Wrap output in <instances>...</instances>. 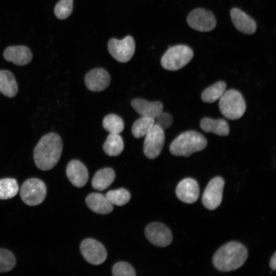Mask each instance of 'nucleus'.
Here are the masks:
<instances>
[{
    "instance_id": "nucleus-1",
    "label": "nucleus",
    "mask_w": 276,
    "mask_h": 276,
    "mask_svg": "<svg viewBox=\"0 0 276 276\" xmlns=\"http://www.w3.org/2000/svg\"><path fill=\"white\" fill-rule=\"evenodd\" d=\"M61 138L56 133L50 132L43 135L33 151L34 162L40 170H51L58 162L62 151Z\"/></svg>"
},
{
    "instance_id": "nucleus-2",
    "label": "nucleus",
    "mask_w": 276,
    "mask_h": 276,
    "mask_svg": "<svg viewBox=\"0 0 276 276\" xmlns=\"http://www.w3.org/2000/svg\"><path fill=\"white\" fill-rule=\"evenodd\" d=\"M247 257L246 248L239 242L232 241L224 244L216 251L212 262L219 271L229 272L243 266Z\"/></svg>"
},
{
    "instance_id": "nucleus-3",
    "label": "nucleus",
    "mask_w": 276,
    "mask_h": 276,
    "mask_svg": "<svg viewBox=\"0 0 276 276\" xmlns=\"http://www.w3.org/2000/svg\"><path fill=\"white\" fill-rule=\"evenodd\" d=\"M207 145V140L200 133L187 131L177 136L170 145L169 150L176 156L188 157L193 153L203 150Z\"/></svg>"
},
{
    "instance_id": "nucleus-4",
    "label": "nucleus",
    "mask_w": 276,
    "mask_h": 276,
    "mask_svg": "<svg viewBox=\"0 0 276 276\" xmlns=\"http://www.w3.org/2000/svg\"><path fill=\"white\" fill-rule=\"evenodd\" d=\"M219 107L221 113L229 120H237L244 114L246 106L242 94L237 90H225L219 98Z\"/></svg>"
},
{
    "instance_id": "nucleus-5",
    "label": "nucleus",
    "mask_w": 276,
    "mask_h": 276,
    "mask_svg": "<svg viewBox=\"0 0 276 276\" xmlns=\"http://www.w3.org/2000/svg\"><path fill=\"white\" fill-rule=\"evenodd\" d=\"M193 57L192 49L184 44L170 47L161 58V65L169 71L178 70L187 65Z\"/></svg>"
},
{
    "instance_id": "nucleus-6",
    "label": "nucleus",
    "mask_w": 276,
    "mask_h": 276,
    "mask_svg": "<svg viewBox=\"0 0 276 276\" xmlns=\"http://www.w3.org/2000/svg\"><path fill=\"white\" fill-rule=\"evenodd\" d=\"M47 194L45 183L36 178H30L22 184L20 196L25 203L30 206L40 204L44 200Z\"/></svg>"
},
{
    "instance_id": "nucleus-7",
    "label": "nucleus",
    "mask_w": 276,
    "mask_h": 276,
    "mask_svg": "<svg viewBox=\"0 0 276 276\" xmlns=\"http://www.w3.org/2000/svg\"><path fill=\"white\" fill-rule=\"evenodd\" d=\"M135 48L134 39L128 35L122 40L112 38L108 43V50L112 57L119 62L124 63L132 57Z\"/></svg>"
},
{
    "instance_id": "nucleus-8",
    "label": "nucleus",
    "mask_w": 276,
    "mask_h": 276,
    "mask_svg": "<svg viewBox=\"0 0 276 276\" xmlns=\"http://www.w3.org/2000/svg\"><path fill=\"white\" fill-rule=\"evenodd\" d=\"M164 130L154 124L145 134L143 151L149 159H155L161 153L165 142Z\"/></svg>"
},
{
    "instance_id": "nucleus-9",
    "label": "nucleus",
    "mask_w": 276,
    "mask_h": 276,
    "mask_svg": "<svg viewBox=\"0 0 276 276\" xmlns=\"http://www.w3.org/2000/svg\"><path fill=\"white\" fill-rule=\"evenodd\" d=\"M224 183V179L220 176L215 177L209 181L202 196V202L205 208L214 210L220 205Z\"/></svg>"
},
{
    "instance_id": "nucleus-10",
    "label": "nucleus",
    "mask_w": 276,
    "mask_h": 276,
    "mask_svg": "<svg viewBox=\"0 0 276 276\" xmlns=\"http://www.w3.org/2000/svg\"><path fill=\"white\" fill-rule=\"evenodd\" d=\"M187 21L194 30L199 32H209L216 26V19L210 11L198 8L193 10L189 14Z\"/></svg>"
},
{
    "instance_id": "nucleus-11",
    "label": "nucleus",
    "mask_w": 276,
    "mask_h": 276,
    "mask_svg": "<svg viewBox=\"0 0 276 276\" xmlns=\"http://www.w3.org/2000/svg\"><path fill=\"white\" fill-rule=\"evenodd\" d=\"M80 250L86 261L93 265H100L107 258V251L104 245L94 239L83 240L80 244Z\"/></svg>"
},
{
    "instance_id": "nucleus-12",
    "label": "nucleus",
    "mask_w": 276,
    "mask_h": 276,
    "mask_svg": "<svg viewBox=\"0 0 276 276\" xmlns=\"http://www.w3.org/2000/svg\"><path fill=\"white\" fill-rule=\"evenodd\" d=\"M145 234L150 243L158 247L167 246L173 240L170 229L160 222H155L148 224L145 228Z\"/></svg>"
},
{
    "instance_id": "nucleus-13",
    "label": "nucleus",
    "mask_w": 276,
    "mask_h": 276,
    "mask_svg": "<svg viewBox=\"0 0 276 276\" xmlns=\"http://www.w3.org/2000/svg\"><path fill=\"white\" fill-rule=\"evenodd\" d=\"M199 187L197 181L192 178H186L177 185L175 193L183 202L191 204L195 202L199 196Z\"/></svg>"
},
{
    "instance_id": "nucleus-14",
    "label": "nucleus",
    "mask_w": 276,
    "mask_h": 276,
    "mask_svg": "<svg viewBox=\"0 0 276 276\" xmlns=\"http://www.w3.org/2000/svg\"><path fill=\"white\" fill-rule=\"evenodd\" d=\"M111 81L109 73L103 68H96L87 73L84 78L87 88L93 91H100L110 85Z\"/></svg>"
},
{
    "instance_id": "nucleus-15",
    "label": "nucleus",
    "mask_w": 276,
    "mask_h": 276,
    "mask_svg": "<svg viewBox=\"0 0 276 276\" xmlns=\"http://www.w3.org/2000/svg\"><path fill=\"white\" fill-rule=\"evenodd\" d=\"M68 180L75 187L84 186L88 179V172L85 166L80 161L74 159L68 163L66 168Z\"/></svg>"
},
{
    "instance_id": "nucleus-16",
    "label": "nucleus",
    "mask_w": 276,
    "mask_h": 276,
    "mask_svg": "<svg viewBox=\"0 0 276 276\" xmlns=\"http://www.w3.org/2000/svg\"><path fill=\"white\" fill-rule=\"evenodd\" d=\"M230 15L235 27L240 32L250 35L255 33L257 24L249 15L238 8H233Z\"/></svg>"
},
{
    "instance_id": "nucleus-17",
    "label": "nucleus",
    "mask_w": 276,
    "mask_h": 276,
    "mask_svg": "<svg viewBox=\"0 0 276 276\" xmlns=\"http://www.w3.org/2000/svg\"><path fill=\"white\" fill-rule=\"evenodd\" d=\"M133 108L142 117L155 119L162 112L163 104L159 101L150 102L141 98H135L131 102Z\"/></svg>"
},
{
    "instance_id": "nucleus-18",
    "label": "nucleus",
    "mask_w": 276,
    "mask_h": 276,
    "mask_svg": "<svg viewBox=\"0 0 276 276\" xmlns=\"http://www.w3.org/2000/svg\"><path fill=\"white\" fill-rule=\"evenodd\" d=\"M3 56L6 61L20 66L28 64L32 59L30 50L24 45L9 47L4 51Z\"/></svg>"
},
{
    "instance_id": "nucleus-19",
    "label": "nucleus",
    "mask_w": 276,
    "mask_h": 276,
    "mask_svg": "<svg viewBox=\"0 0 276 276\" xmlns=\"http://www.w3.org/2000/svg\"><path fill=\"white\" fill-rule=\"evenodd\" d=\"M88 207L93 212L100 214L111 213L113 207L105 196L98 193L89 194L85 199Z\"/></svg>"
},
{
    "instance_id": "nucleus-20",
    "label": "nucleus",
    "mask_w": 276,
    "mask_h": 276,
    "mask_svg": "<svg viewBox=\"0 0 276 276\" xmlns=\"http://www.w3.org/2000/svg\"><path fill=\"white\" fill-rule=\"evenodd\" d=\"M200 126L204 131L212 132L219 136H227L229 133L228 123L223 119L204 118L200 121Z\"/></svg>"
},
{
    "instance_id": "nucleus-21",
    "label": "nucleus",
    "mask_w": 276,
    "mask_h": 276,
    "mask_svg": "<svg viewBox=\"0 0 276 276\" xmlns=\"http://www.w3.org/2000/svg\"><path fill=\"white\" fill-rule=\"evenodd\" d=\"M116 177L114 170L110 168H105L98 170L91 180L93 188L98 191L108 188L113 182Z\"/></svg>"
},
{
    "instance_id": "nucleus-22",
    "label": "nucleus",
    "mask_w": 276,
    "mask_h": 276,
    "mask_svg": "<svg viewBox=\"0 0 276 276\" xmlns=\"http://www.w3.org/2000/svg\"><path fill=\"white\" fill-rule=\"evenodd\" d=\"M18 85L13 74L7 70H0V92L8 98L14 97Z\"/></svg>"
},
{
    "instance_id": "nucleus-23",
    "label": "nucleus",
    "mask_w": 276,
    "mask_h": 276,
    "mask_svg": "<svg viewBox=\"0 0 276 276\" xmlns=\"http://www.w3.org/2000/svg\"><path fill=\"white\" fill-rule=\"evenodd\" d=\"M103 150L111 156H118L123 151L124 145L122 137L118 133H110L104 143Z\"/></svg>"
},
{
    "instance_id": "nucleus-24",
    "label": "nucleus",
    "mask_w": 276,
    "mask_h": 276,
    "mask_svg": "<svg viewBox=\"0 0 276 276\" xmlns=\"http://www.w3.org/2000/svg\"><path fill=\"white\" fill-rule=\"evenodd\" d=\"M226 84L219 81L205 88L201 93V98L206 103H212L218 100L225 91Z\"/></svg>"
},
{
    "instance_id": "nucleus-25",
    "label": "nucleus",
    "mask_w": 276,
    "mask_h": 276,
    "mask_svg": "<svg viewBox=\"0 0 276 276\" xmlns=\"http://www.w3.org/2000/svg\"><path fill=\"white\" fill-rule=\"evenodd\" d=\"M18 185L14 178L0 179V199L6 200L12 198L18 193Z\"/></svg>"
},
{
    "instance_id": "nucleus-26",
    "label": "nucleus",
    "mask_w": 276,
    "mask_h": 276,
    "mask_svg": "<svg viewBox=\"0 0 276 276\" xmlns=\"http://www.w3.org/2000/svg\"><path fill=\"white\" fill-rule=\"evenodd\" d=\"M104 128L111 133H121L124 129V124L121 117L115 114L107 115L103 120Z\"/></svg>"
},
{
    "instance_id": "nucleus-27",
    "label": "nucleus",
    "mask_w": 276,
    "mask_h": 276,
    "mask_svg": "<svg viewBox=\"0 0 276 276\" xmlns=\"http://www.w3.org/2000/svg\"><path fill=\"white\" fill-rule=\"evenodd\" d=\"M154 124V119L141 117L134 122L132 126V133L135 138L143 137Z\"/></svg>"
},
{
    "instance_id": "nucleus-28",
    "label": "nucleus",
    "mask_w": 276,
    "mask_h": 276,
    "mask_svg": "<svg viewBox=\"0 0 276 276\" xmlns=\"http://www.w3.org/2000/svg\"><path fill=\"white\" fill-rule=\"evenodd\" d=\"M106 197L113 205L123 206L130 200L131 195L124 188L108 191L105 195Z\"/></svg>"
},
{
    "instance_id": "nucleus-29",
    "label": "nucleus",
    "mask_w": 276,
    "mask_h": 276,
    "mask_svg": "<svg viewBox=\"0 0 276 276\" xmlns=\"http://www.w3.org/2000/svg\"><path fill=\"white\" fill-rule=\"evenodd\" d=\"M16 262L15 257L11 251L0 248V272L10 271L14 267Z\"/></svg>"
},
{
    "instance_id": "nucleus-30",
    "label": "nucleus",
    "mask_w": 276,
    "mask_h": 276,
    "mask_svg": "<svg viewBox=\"0 0 276 276\" xmlns=\"http://www.w3.org/2000/svg\"><path fill=\"white\" fill-rule=\"evenodd\" d=\"M73 0H60L56 5L54 13L56 16L60 19L67 18L73 11Z\"/></svg>"
},
{
    "instance_id": "nucleus-31",
    "label": "nucleus",
    "mask_w": 276,
    "mask_h": 276,
    "mask_svg": "<svg viewBox=\"0 0 276 276\" xmlns=\"http://www.w3.org/2000/svg\"><path fill=\"white\" fill-rule=\"evenodd\" d=\"M114 276H135L136 273L133 267L126 262H119L115 264L112 268Z\"/></svg>"
},
{
    "instance_id": "nucleus-32",
    "label": "nucleus",
    "mask_w": 276,
    "mask_h": 276,
    "mask_svg": "<svg viewBox=\"0 0 276 276\" xmlns=\"http://www.w3.org/2000/svg\"><path fill=\"white\" fill-rule=\"evenodd\" d=\"M154 120V124L158 126L163 130L168 129L172 125L173 118L172 116L168 112H162Z\"/></svg>"
},
{
    "instance_id": "nucleus-33",
    "label": "nucleus",
    "mask_w": 276,
    "mask_h": 276,
    "mask_svg": "<svg viewBox=\"0 0 276 276\" xmlns=\"http://www.w3.org/2000/svg\"><path fill=\"white\" fill-rule=\"evenodd\" d=\"M269 266L272 270H276V252H274L270 258L269 261Z\"/></svg>"
}]
</instances>
